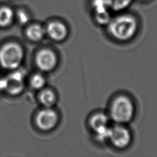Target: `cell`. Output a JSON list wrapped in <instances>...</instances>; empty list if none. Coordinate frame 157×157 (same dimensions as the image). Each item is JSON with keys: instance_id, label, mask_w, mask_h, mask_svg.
I'll return each mask as SVG.
<instances>
[{"instance_id": "1", "label": "cell", "mask_w": 157, "mask_h": 157, "mask_svg": "<svg viewBox=\"0 0 157 157\" xmlns=\"http://www.w3.org/2000/svg\"><path fill=\"white\" fill-rule=\"evenodd\" d=\"M136 18L130 15H122L111 20L109 23V31L116 39L126 41L132 38L137 31Z\"/></svg>"}, {"instance_id": "2", "label": "cell", "mask_w": 157, "mask_h": 157, "mask_svg": "<svg viewBox=\"0 0 157 157\" xmlns=\"http://www.w3.org/2000/svg\"><path fill=\"white\" fill-rule=\"evenodd\" d=\"M134 105L131 99L124 95L117 97L110 109V118L117 124L129 122L134 114Z\"/></svg>"}, {"instance_id": "3", "label": "cell", "mask_w": 157, "mask_h": 157, "mask_svg": "<svg viewBox=\"0 0 157 157\" xmlns=\"http://www.w3.org/2000/svg\"><path fill=\"white\" fill-rule=\"evenodd\" d=\"M23 51L16 43H8L0 49V64L8 69L18 67L22 62Z\"/></svg>"}, {"instance_id": "4", "label": "cell", "mask_w": 157, "mask_h": 157, "mask_svg": "<svg viewBox=\"0 0 157 157\" xmlns=\"http://www.w3.org/2000/svg\"><path fill=\"white\" fill-rule=\"evenodd\" d=\"M96 137L99 141L109 140L111 127L109 126V117L104 113H98L94 115L90 121Z\"/></svg>"}, {"instance_id": "5", "label": "cell", "mask_w": 157, "mask_h": 157, "mask_svg": "<svg viewBox=\"0 0 157 157\" xmlns=\"http://www.w3.org/2000/svg\"><path fill=\"white\" fill-rule=\"evenodd\" d=\"M109 140L115 147L118 148H124L131 142V132L128 129L121 125V124L117 123V124L110 128Z\"/></svg>"}, {"instance_id": "6", "label": "cell", "mask_w": 157, "mask_h": 157, "mask_svg": "<svg viewBox=\"0 0 157 157\" xmlns=\"http://www.w3.org/2000/svg\"><path fill=\"white\" fill-rule=\"evenodd\" d=\"M36 121L37 125L40 129L48 131L56 126L58 122V115L54 110L46 107L39 112Z\"/></svg>"}, {"instance_id": "7", "label": "cell", "mask_w": 157, "mask_h": 157, "mask_svg": "<svg viewBox=\"0 0 157 157\" xmlns=\"http://www.w3.org/2000/svg\"><path fill=\"white\" fill-rule=\"evenodd\" d=\"M36 61L37 66L41 71H49L55 67L57 59L53 51L45 48L39 52Z\"/></svg>"}, {"instance_id": "8", "label": "cell", "mask_w": 157, "mask_h": 157, "mask_svg": "<svg viewBox=\"0 0 157 157\" xmlns=\"http://www.w3.org/2000/svg\"><path fill=\"white\" fill-rule=\"evenodd\" d=\"M48 36L53 40L60 41L63 40L67 36V30L66 26L57 21L50 23L47 28Z\"/></svg>"}, {"instance_id": "9", "label": "cell", "mask_w": 157, "mask_h": 157, "mask_svg": "<svg viewBox=\"0 0 157 157\" xmlns=\"http://www.w3.org/2000/svg\"><path fill=\"white\" fill-rule=\"evenodd\" d=\"M7 80L6 89L11 94H18L23 88V76L19 72H15L9 76Z\"/></svg>"}, {"instance_id": "10", "label": "cell", "mask_w": 157, "mask_h": 157, "mask_svg": "<svg viewBox=\"0 0 157 157\" xmlns=\"http://www.w3.org/2000/svg\"><path fill=\"white\" fill-rule=\"evenodd\" d=\"M44 28L39 25H33L29 26L26 32L28 37L34 41L40 40L44 37Z\"/></svg>"}, {"instance_id": "11", "label": "cell", "mask_w": 157, "mask_h": 157, "mask_svg": "<svg viewBox=\"0 0 157 157\" xmlns=\"http://www.w3.org/2000/svg\"><path fill=\"white\" fill-rule=\"evenodd\" d=\"M13 12L8 7H3L0 9V26H9L12 21Z\"/></svg>"}, {"instance_id": "12", "label": "cell", "mask_w": 157, "mask_h": 157, "mask_svg": "<svg viewBox=\"0 0 157 157\" xmlns=\"http://www.w3.org/2000/svg\"><path fill=\"white\" fill-rule=\"evenodd\" d=\"M39 99L42 104H43L45 107L50 108L54 104L56 97L53 91L50 90H45L40 93Z\"/></svg>"}, {"instance_id": "13", "label": "cell", "mask_w": 157, "mask_h": 157, "mask_svg": "<svg viewBox=\"0 0 157 157\" xmlns=\"http://www.w3.org/2000/svg\"><path fill=\"white\" fill-rule=\"evenodd\" d=\"M110 7L113 10L119 11L126 8L131 2L132 0H110Z\"/></svg>"}, {"instance_id": "14", "label": "cell", "mask_w": 157, "mask_h": 157, "mask_svg": "<svg viewBox=\"0 0 157 157\" xmlns=\"http://www.w3.org/2000/svg\"><path fill=\"white\" fill-rule=\"evenodd\" d=\"M30 83L33 88L38 90L44 86L45 83V80L42 75L37 74L32 77L30 80Z\"/></svg>"}, {"instance_id": "15", "label": "cell", "mask_w": 157, "mask_h": 157, "mask_svg": "<svg viewBox=\"0 0 157 157\" xmlns=\"http://www.w3.org/2000/svg\"><path fill=\"white\" fill-rule=\"evenodd\" d=\"M93 4L96 12H100L107 10L110 7V0H94Z\"/></svg>"}, {"instance_id": "16", "label": "cell", "mask_w": 157, "mask_h": 157, "mask_svg": "<svg viewBox=\"0 0 157 157\" xmlns=\"http://www.w3.org/2000/svg\"><path fill=\"white\" fill-rule=\"evenodd\" d=\"M96 20L97 21L101 24H107L109 23L110 21V16L109 13L107 10H105L103 12H96Z\"/></svg>"}, {"instance_id": "17", "label": "cell", "mask_w": 157, "mask_h": 157, "mask_svg": "<svg viewBox=\"0 0 157 157\" xmlns=\"http://www.w3.org/2000/svg\"><path fill=\"white\" fill-rule=\"evenodd\" d=\"M17 17H18L19 21L21 24L26 23L29 20L28 15L25 12H24L23 11H21V10L18 12V13H17Z\"/></svg>"}, {"instance_id": "18", "label": "cell", "mask_w": 157, "mask_h": 157, "mask_svg": "<svg viewBox=\"0 0 157 157\" xmlns=\"http://www.w3.org/2000/svg\"><path fill=\"white\" fill-rule=\"evenodd\" d=\"M6 86H7V80H6V78L0 80V90L6 89Z\"/></svg>"}]
</instances>
